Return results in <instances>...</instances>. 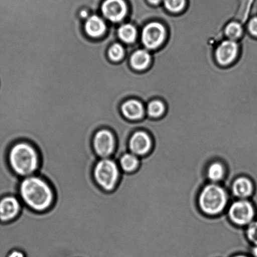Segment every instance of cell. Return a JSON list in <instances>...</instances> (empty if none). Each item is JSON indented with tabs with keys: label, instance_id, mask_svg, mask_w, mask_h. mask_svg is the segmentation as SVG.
<instances>
[{
	"label": "cell",
	"instance_id": "cell-21",
	"mask_svg": "<svg viewBox=\"0 0 257 257\" xmlns=\"http://www.w3.org/2000/svg\"><path fill=\"white\" fill-rule=\"evenodd\" d=\"M126 54V50L122 44L118 42L110 45L107 50V55L110 61L114 63L121 61Z\"/></svg>",
	"mask_w": 257,
	"mask_h": 257
},
{
	"label": "cell",
	"instance_id": "cell-20",
	"mask_svg": "<svg viewBox=\"0 0 257 257\" xmlns=\"http://www.w3.org/2000/svg\"><path fill=\"white\" fill-rule=\"evenodd\" d=\"M244 34L242 25L238 22L232 21L229 22L224 29V34L228 40L236 41L240 39Z\"/></svg>",
	"mask_w": 257,
	"mask_h": 257
},
{
	"label": "cell",
	"instance_id": "cell-16",
	"mask_svg": "<svg viewBox=\"0 0 257 257\" xmlns=\"http://www.w3.org/2000/svg\"><path fill=\"white\" fill-rule=\"evenodd\" d=\"M151 59L152 57L148 50H137L130 55V66L135 71L144 72L150 66Z\"/></svg>",
	"mask_w": 257,
	"mask_h": 257
},
{
	"label": "cell",
	"instance_id": "cell-26",
	"mask_svg": "<svg viewBox=\"0 0 257 257\" xmlns=\"http://www.w3.org/2000/svg\"><path fill=\"white\" fill-rule=\"evenodd\" d=\"M250 256L251 257H257V245H251Z\"/></svg>",
	"mask_w": 257,
	"mask_h": 257
},
{
	"label": "cell",
	"instance_id": "cell-5",
	"mask_svg": "<svg viewBox=\"0 0 257 257\" xmlns=\"http://www.w3.org/2000/svg\"><path fill=\"white\" fill-rule=\"evenodd\" d=\"M226 214L229 220L238 227L245 228L256 218V209L250 200L237 199L233 201Z\"/></svg>",
	"mask_w": 257,
	"mask_h": 257
},
{
	"label": "cell",
	"instance_id": "cell-7",
	"mask_svg": "<svg viewBox=\"0 0 257 257\" xmlns=\"http://www.w3.org/2000/svg\"><path fill=\"white\" fill-rule=\"evenodd\" d=\"M167 36L165 26L158 22L149 23L141 32V42L146 49L155 50L163 45Z\"/></svg>",
	"mask_w": 257,
	"mask_h": 257
},
{
	"label": "cell",
	"instance_id": "cell-11",
	"mask_svg": "<svg viewBox=\"0 0 257 257\" xmlns=\"http://www.w3.org/2000/svg\"><path fill=\"white\" fill-rule=\"evenodd\" d=\"M22 203L19 196L7 195L0 199V222L15 220L21 212Z\"/></svg>",
	"mask_w": 257,
	"mask_h": 257
},
{
	"label": "cell",
	"instance_id": "cell-17",
	"mask_svg": "<svg viewBox=\"0 0 257 257\" xmlns=\"http://www.w3.org/2000/svg\"><path fill=\"white\" fill-rule=\"evenodd\" d=\"M117 162L122 173H133L140 167V158L127 151L120 156Z\"/></svg>",
	"mask_w": 257,
	"mask_h": 257
},
{
	"label": "cell",
	"instance_id": "cell-29",
	"mask_svg": "<svg viewBox=\"0 0 257 257\" xmlns=\"http://www.w3.org/2000/svg\"><path fill=\"white\" fill-rule=\"evenodd\" d=\"M104 88H105V87H104ZM106 89H107V88H106ZM109 90H110V89H109ZM111 91H112V90H111ZM112 92H113V91H112ZM114 94H115V93H114ZM119 99H120V98H119ZM121 102H122V101H121Z\"/></svg>",
	"mask_w": 257,
	"mask_h": 257
},
{
	"label": "cell",
	"instance_id": "cell-12",
	"mask_svg": "<svg viewBox=\"0 0 257 257\" xmlns=\"http://www.w3.org/2000/svg\"><path fill=\"white\" fill-rule=\"evenodd\" d=\"M255 191L253 181L246 176H240L234 180L231 183L230 195L233 198L241 200H250Z\"/></svg>",
	"mask_w": 257,
	"mask_h": 257
},
{
	"label": "cell",
	"instance_id": "cell-13",
	"mask_svg": "<svg viewBox=\"0 0 257 257\" xmlns=\"http://www.w3.org/2000/svg\"><path fill=\"white\" fill-rule=\"evenodd\" d=\"M107 25L99 15L92 14L85 20L84 24L85 34L92 39H101L106 34Z\"/></svg>",
	"mask_w": 257,
	"mask_h": 257
},
{
	"label": "cell",
	"instance_id": "cell-4",
	"mask_svg": "<svg viewBox=\"0 0 257 257\" xmlns=\"http://www.w3.org/2000/svg\"><path fill=\"white\" fill-rule=\"evenodd\" d=\"M121 175L117 161L112 158L99 159L93 168L95 183L106 192H112L116 188Z\"/></svg>",
	"mask_w": 257,
	"mask_h": 257
},
{
	"label": "cell",
	"instance_id": "cell-24",
	"mask_svg": "<svg viewBox=\"0 0 257 257\" xmlns=\"http://www.w3.org/2000/svg\"><path fill=\"white\" fill-rule=\"evenodd\" d=\"M246 29L247 32L251 37L257 39V15H254L248 20Z\"/></svg>",
	"mask_w": 257,
	"mask_h": 257
},
{
	"label": "cell",
	"instance_id": "cell-2",
	"mask_svg": "<svg viewBox=\"0 0 257 257\" xmlns=\"http://www.w3.org/2000/svg\"><path fill=\"white\" fill-rule=\"evenodd\" d=\"M10 169L20 178L37 175L41 165L39 150L28 141H18L10 146L8 152Z\"/></svg>",
	"mask_w": 257,
	"mask_h": 257
},
{
	"label": "cell",
	"instance_id": "cell-18",
	"mask_svg": "<svg viewBox=\"0 0 257 257\" xmlns=\"http://www.w3.org/2000/svg\"><path fill=\"white\" fill-rule=\"evenodd\" d=\"M117 34L119 39L122 42L131 45L136 42V39H137L138 32L135 25L131 24H125L118 27Z\"/></svg>",
	"mask_w": 257,
	"mask_h": 257
},
{
	"label": "cell",
	"instance_id": "cell-6",
	"mask_svg": "<svg viewBox=\"0 0 257 257\" xmlns=\"http://www.w3.org/2000/svg\"><path fill=\"white\" fill-rule=\"evenodd\" d=\"M92 145L98 158H112L117 150L116 136L109 128H100L93 136Z\"/></svg>",
	"mask_w": 257,
	"mask_h": 257
},
{
	"label": "cell",
	"instance_id": "cell-28",
	"mask_svg": "<svg viewBox=\"0 0 257 257\" xmlns=\"http://www.w3.org/2000/svg\"><path fill=\"white\" fill-rule=\"evenodd\" d=\"M231 257H251L250 255H246V254L239 253L236 254L235 255H233Z\"/></svg>",
	"mask_w": 257,
	"mask_h": 257
},
{
	"label": "cell",
	"instance_id": "cell-8",
	"mask_svg": "<svg viewBox=\"0 0 257 257\" xmlns=\"http://www.w3.org/2000/svg\"><path fill=\"white\" fill-rule=\"evenodd\" d=\"M128 9L126 0H102L100 13L108 21L117 24L126 17Z\"/></svg>",
	"mask_w": 257,
	"mask_h": 257
},
{
	"label": "cell",
	"instance_id": "cell-25",
	"mask_svg": "<svg viewBox=\"0 0 257 257\" xmlns=\"http://www.w3.org/2000/svg\"><path fill=\"white\" fill-rule=\"evenodd\" d=\"M7 257H26V255L24 251L19 249H14L10 251Z\"/></svg>",
	"mask_w": 257,
	"mask_h": 257
},
{
	"label": "cell",
	"instance_id": "cell-19",
	"mask_svg": "<svg viewBox=\"0 0 257 257\" xmlns=\"http://www.w3.org/2000/svg\"><path fill=\"white\" fill-rule=\"evenodd\" d=\"M166 109V105L162 100H151L147 105L148 116L151 119H158L165 114Z\"/></svg>",
	"mask_w": 257,
	"mask_h": 257
},
{
	"label": "cell",
	"instance_id": "cell-23",
	"mask_svg": "<svg viewBox=\"0 0 257 257\" xmlns=\"http://www.w3.org/2000/svg\"><path fill=\"white\" fill-rule=\"evenodd\" d=\"M245 235L251 245H257V219L246 226Z\"/></svg>",
	"mask_w": 257,
	"mask_h": 257
},
{
	"label": "cell",
	"instance_id": "cell-10",
	"mask_svg": "<svg viewBox=\"0 0 257 257\" xmlns=\"http://www.w3.org/2000/svg\"><path fill=\"white\" fill-rule=\"evenodd\" d=\"M240 46L236 41L223 40L216 47L215 58L219 66L227 67L235 61L240 52Z\"/></svg>",
	"mask_w": 257,
	"mask_h": 257
},
{
	"label": "cell",
	"instance_id": "cell-9",
	"mask_svg": "<svg viewBox=\"0 0 257 257\" xmlns=\"http://www.w3.org/2000/svg\"><path fill=\"white\" fill-rule=\"evenodd\" d=\"M127 147L130 152L138 157H145L153 150V138L145 130L136 131L128 139Z\"/></svg>",
	"mask_w": 257,
	"mask_h": 257
},
{
	"label": "cell",
	"instance_id": "cell-14",
	"mask_svg": "<svg viewBox=\"0 0 257 257\" xmlns=\"http://www.w3.org/2000/svg\"><path fill=\"white\" fill-rule=\"evenodd\" d=\"M120 109L123 117L130 121H140L145 115V107L142 102L138 99L125 100Z\"/></svg>",
	"mask_w": 257,
	"mask_h": 257
},
{
	"label": "cell",
	"instance_id": "cell-27",
	"mask_svg": "<svg viewBox=\"0 0 257 257\" xmlns=\"http://www.w3.org/2000/svg\"><path fill=\"white\" fill-rule=\"evenodd\" d=\"M149 4L153 5V6H158L160 5L163 0H147Z\"/></svg>",
	"mask_w": 257,
	"mask_h": 257
},
{
	"label": "cell",
	"instance_id": "cell-1",
	"mask_svg": "<svg viewBox=\"0 0 257 257\" xmlns=\"http://www.w3.org/2000/svg\"><path fill=\"white\" fill-rule=\"evenodd\" d=\"M19 198L22 204L38 213L45 212L55 202L54 188L46 179L39 175L22 178L19 186Z\"/></svg>",
	"mask_w": 257,
	"mask_h": 257
},
{
	"label": "cell",
	"instance_id": "cell-15",
	"mask_svg": "<svg viewBox=\"0 0 257 257\" xmlns=\"http://www.w3.org/2000/svg\"><path fill=\"white\" fill-rule=\"evenodd\" d=\"M227 170L225 165L219 160L213 161L206 168L205 176L208 182L220 184L226 176Z\"/></svg>",
	"mask_w": 257,
	"mask_h": 257
},
{
	"label": "cell",
	"instance_id": "cell-22",
	"mask_svg": "<svg viewBox=\"0 0 257 257\" xmlns=\"http://www.w3.org/2000/svg\"><path fill=\"white\" fill-rule=\"evenodd\" d=\"M164 6L171 14H180L186 9L187 0H163Z\"/></svg>",
	"mask_w": 257,
	"mask_h": 257
},
{
	"label": "cell",
	"instance_id": "cell-3",
	"mask_svg": "<svg viewBox=\"0 0 257 257\" xmlns=\"http://www.w3.org/2000/svg\"><path fill=\"white\" fill-rule=\"evenodd\" d=\"M231 200L230 193L221 184L207 183L198 196V205L204 215L216 216L225 212Z\"/></svg>",
	"mask_w": 257,
	"mask_h": 257
}]
</instances>
